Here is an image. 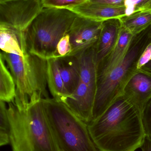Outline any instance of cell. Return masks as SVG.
<instances>
[{"label": "cell", "instance_id": "1", "mask_svg": "<svg viewBox=\"0 0 151 151\" xmlns=\"http://www.w3.org/2000/svg\"><path fill=\"white\" fill-rule=\"evenodd\" d=\"M87 126L98 151H135L146 137L142 115L123 95Z\"/></svg>", "mask_w": 151, "mask_h": 151}, {"label": "cell", "instance_id": "2", "mask_svg": "<svg viewBox=\"0 0 151 151\" xmlns=\"http://www.w3.org/2000/svg\"><path fill=\"white\" fill-rule=\"evenodd\" d=\"M10 143L12 151H61L41 100L26 110L8 104Z\"/></svg>", "mask_w": 151, "mask_h": 151}, {"label": "cell", "instance_id": "3", "mask_svg": "<svg viewBox=\"0 0 151 151\" xmlns=\"http://www.w3.org/2000/svg\"><path fill=\"white\" fill-rule=\"evenodd\" d=\"M16 85L15 102L20 110H26L39 100L49 98L47 82V60L27 51L24 55L1 51Z\"/></svg>", "mask_w": 151, "mask_h": 151}, {"label": "cell", "instance_id": "4", "mask_svg": "<svg viewBox=\"0 0 151 151\" xmlns=\"http://www.w3.org/2000/svg\"><path fill=\"white\" fill-rule=\"evenodd\" d=\"M151 42V25L134 35L126 56L114 69L108 74L97 78L91 122L101 116L116 99L122 95L128 82L138 70L137 65L139 58Z\"/></svg>", "mask_w": 151, "mask_h": 151}, {"label": "cell", "instance_id": "5", "mask_svg": "<svg viewBox=\"0 0 151 151\" xmlns=\"http://www.w3.org/2000/svg\"><path fill=\"white\" fill-rule=\"evenodd\" d=\"M77 16L67 9L43 8L24 32L28 52L46 60L54 58L59 42Z\"/></svg>", "mask_w": 151, "mask_h": 151}, {"label": "cell", "instance_id": "6", "mask_svg": "<svg viewBox=\"0 0 151 151\" xmlns=\"http://www.w3.org/2000/svg\"><path fill=\"white\" fill-rule=\"evenodd\" d=\"M42 101L61 151H98L91 139L87 124L65 104L53 98Z\"/></svg>", "mask_w": 151, "mask_h": 151}, {"label": "cell", "instance_id": "7", "mask_svg": "<svg viewBox=\"0 0 151 151\" xmlns=\"http://www.w3.org/2000/svg\"><path fill=\"white\" fill-rule=\"evenodd\" d=\"M43 8L42 0H12L0 2V25L25 32Z\"/></svg>", "mask_w": 151, "mask_h": 151}, {"label": "cell", "instance_id": "8", "mask_svg": "<svg viewBox=\"0 0 151 151\" xmlns=\"http://www.w3.org/2000/svg\"><path fill=\"white\" fill-rule=\"evenodd\" d=\"M103 23L78 15L67 33L72 49L70 55H77L95 45L100 36Z\"/></svg>", "mask_w": 151, "mask_h": 151}, {"label": "cell", "instance_id": "9", "mask_svg": "<svg viewBox=\"0 0 151 151\" xmlns=\"http://www.w3.org/2000/svg\"><path fill=\"white\" fill-rule=\"evenodd\" d=\"M142 117L151 99V74L139 70L128 82L122 95Z\"/></svg>", "mask_w": 151, "mask_h": 151}, {"label": "cell", "instance_id": "10", "mask_svg": "<svg viewBox=\"0 0 151 151\" xmlns=\"http://www.w3.org/2000/svg\"><path fill=\"white\" fill-rule=\"evenodd\" d=\"M96 89L80 81L75 91L66 98L64 104L87 124L91 122Z\"/></svg>", "mask_w": 151, "mask_h": 151}, {"label": "cell", "instance_id": "11", "mask_svg": "<svg viewBox=\"0 0 151 151\" xmlns=\"http://www.w3.org/2000/svg\"><path fill=\"white\" fill-rule=\"evenodd\" d=\"M68 10L79 16L101 22L111 19H120L126 16L125 6H108L91 2L88 0L73 6Z\"/></svg>", "mask_w": 151, "mask_h": 151}, {"label": "cell", "instance_id": "12", "mask_svg": "<svg viewBox=\"0 0 151 151\" xmlns=\"http://www.w3.org/2000/svg\"><path fill=\"white\" fill-rule=\"evenodd\" d=\"M133 36L122 26L114 48L107 57L97 64V78L108 74L122 61L128 51Z\"/></svg>", "mask_w": 151, "mask_h": 151}, {"label": "cell", "instance_id": "13", "mask_svg": "<svg viewBox=\"0 0 151 151\" xmlns=\"http://www.w3.org/2000/svg\"><path fill=\"white\" fill-rule=\"evenodd\" d=\"M121 27L119 19H111L103 21L100 36L96 46L97 64L107 57L114 48Z\"/></svg>", "mask_w": 151, "mask_h": 151}, {"label": "cell", "instance_id": "14", "mask_svg": "<svg viewBox=\"0 0 151 151\" xmlns=\"http://www.w3.org/2000/svg\"><path fill=\"white\" fill-rule=\"evenodd\" d=\"M57 59L65 88L70 96L75 91L81 81L78 58L69 55Z\"/></svg>", "mask_w": 151, "mask_h": 151}, {"label": "cell", "instance_id": "15", "mask_svg": "<svg viewBox=\"0 0 151 151\" xmlns=\"http://www.w3.org/2000/svg\"><path fill=\"white\" fill-rule=\"evenodd\" d=\"M0 48L4 53L24 55L28 51L24 32L0 25Z\"/></svg>", "mask_w": 151, "mask_h": 151}, {"label": "cell", "instance_id": "16", "mask_svg": "<svg viewBox=\"0 0 151 151\" xmlns=\"http://www.w3.org/2000/svg\"><path fill=\"white\" fill-rule=\"evenodd\" d=\"M96 44L76 55L79 61L81 81L96 89L97 68L96 56Z\"/></svg>", "mask_w": 151, "mask_h": 151}, {"label": "cell", "instance_id": "17", "mask_svg": "<svg viewBox=\"0 0 151 151\" xmlns=\"http://www.w3.org/2000/svg\"><path fill=\"white\" fill-rule=\"evenodd\" d=\"M47 82L52 98L64 103L69 95L61 77L57 58L47 60Z\"/></svg>", "mask_w": 151, "mask_h": 151}, {"label": "cell", "instance_id": "18", "mask_svg": "<svg viewBox=\"0 0 151 151\" xmlns=\"http://www.w3.org/2000/svg\"><path fill=\"white\" fill-rule=\"evenodd\" d=\"M6 65L4 59L0 56V100L9 104L15 101L16 85Z\"/></svg>", "mask_w": 151, "mask_h": 151}, {"label": "cell", "instance_id": "19", "mask_svg": "<svg viewBox=\"0 0 151 151\" xmlns=\"http://www.w3.org/2000/svg\"><path fill=\"white\" fill-rule=\"evenodd\" d=\"M122 26L133 35H136L151 25V11L135 12L119 19Z\"/></svg>", "mask_w": 151, "mask_h": 151}, {"label": "cell", "instance_id": "20", "mask_svg": "<svg viewBox=\"0 0 151 151\" xmlns=\"http://www.w3.org/2000/svg\"><path fill=\"white\" fill-rule=\"evenodd\" d=\"M10 123L6 103L0 100V146L10 143Z\"/></svg>", "mask_w": 151, "mask_h": 151}, {"label": "cell", "instance_id": "21", "mask_svg": "<svg viewBox=\"0 0 151 151\" xmlns=\"http://www.w3.org/2000/svg\"><path fill=\"white\" fill-rule=\"evenodd\" d=\"M126 16L135 12L151 11V0H125Z\"/></svg>", "mask_w": 151, "mask_h": 151}, {"label": "cell", "instance_id": "22", "mask_svg": "<svg viewBox=\"0 0 151 151\" xmlns=\"http://www.w3.org/2000/svg\"><path fill=\"white\" fill-rule=\"evenodd\" d=\"M87 0H42L44 8L68 9Z\"/></svg>", "mask_w": 151, "mask_h": 151}, {"label": "cell", "instance_id": "23", "mask_svg": "<svg viewBox=\"0 0 151 151\" xmlns=\"http://www.w3.org/2000/svg\"><path fill=\"white\" fill-rule=\"evenodd\" d=\"M72 50L70 37L67 34L59 42L54 58H59L70 55Z\"/></svg>", "mask_w": 151, "mask_h": 151}, {"label": "cell", "instance_id": "24", "mask_svg": "<svg viewBox=\"0 0 151 151\" xmlns=\"http://www.w3.org/2000/svg\"><path fill=\"white\" fill-rule=\"evenodd\" d=\"M142 118L146 137L151 138V99L146 106Z\"/></svg>", "mask_w": 151, "mask_h": 151}, {"label": "cell", "instance_id": "25", "mask_svg": "<svg viewBox=\"0 0 151 151\" xmlns=\"http://www.w3.org/2000/svg\"><path fill=\"white\" fill-rule=\"evenodd\" d=\"M151 60V42L145 48L139 58L137 65V70H139Z\"/></svg>", "mask_w": 151, "mask_h": 151}, {"label": "cell", "instance_id": "26", "mask_svg": "<svg viewBox=\"0 0 151 151\" xmlns=\"http://www.w3.org/2000/svg\"><path fill=\"white\" fill-rule=\"evenodd\" d=\"M91 2L108 6L122 7L125 5V0H88Z\"/></svg>", "mask_w": 151, "mask_h": 151}, {"label": "cell", "instance_id": "27", "mask_svg": "<svg viewBox=\"0 0 151 151\" xmlns=\"http://www.w3.org/2000/svg\"><path fill=\"white\" fill-rule=\"evenodd\" d=\"M141 149L142 151H151V138L146 137Z\"/></svg>", "mask_w": 151, "mask_h": 151}, {"label": "cell", "instance_id": "28", "mask_svg": "<svg viewBox=\"0 0 151 151\" xmlns=\"http://www.w3.org/2000/svg\"><path fill=\"white\" fill-rule=\"evenodd\" d=\"M140 70L151 74V60Z\"/></svg>", "mask_w": 151, "mask_h": 151}, {"label": "cell", "instance_id": "29", "mask_svg": "<svg viewBox=\"0 0 151 151\" xmlns=\"http://www.w3.org/2000/svg\"><path fill=\"white\" fill-rule=\"evenodd\" d=\"M12 1V0H0V2H2L6 1Z\"/></svg>", "mask_w": 151, "mask_h": 151}]
</instances>
